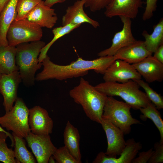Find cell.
<instances>
[{"label":"cell","instance_id":"obj_1","mask_svg":"<svg viewBox=\"0 0 163 163\" xmlns=\"http://www.w3.org/2000/svg\"><path fill=\"white\" fill-rule=\"evenodd\" d=\"M114 56L99 57L92 60H86L78 57L67 65L56 64L47 55L42 63L43 70L35 77V80L41 81L51 79L62 81L87 75L89 70L104 75L107 68L116 60Z\"/></svg>","mask_w":163,"mask_h":163},{"label":"cell","instance_id":"obj_2","mask_svg":"<svg viewBox=\"0 0 163 163\" xmlns=\"http://www.w3.org/2000/svg\"><path fill=\"white\" fill-rule=\"evenodd\" d=\"M69 95L75 103L82 106L88 118L101 124L107 96L82 77L79 84L70 90Z\"/></svg>","mask_w":163,"mask_h":163},{"label":"cell","instance_id":"obj_3","mask_svg":"<svg viewBox=\"0 0 163 163\" xmlns=\"http://www.w3.org/2000/svg\"><path fill=\"white\" fill-rule=\"evenodd\" d=\"M46 43L40 40L20 44L16 46L15 62L24 84L27 86L34 85L35 74L42 67L38 56Z\"/></svg>","mask_w":163,"mask_h":163},{"label":"cell","instance_id":"obj_4","mask_svg":"<svg viewBox=\"0 0 163 163\" xmlns=\"http://www.w3.org/2000/svg\"><path fill=\"white\" fill-rule=\"evenodd\" d=\"M100 92L107 96H119L135 110L146 107L151 102L145 93L139 89L140 86L135 81L120 83L105 82L94 86Z\"/></svg>","mask_w":163,"mask_h":163},{"label":"cell","instance_id":"obj_5","mask_svg":"<svg viewBox=\"0 0 163 163\" xmlns=\"http://www.w3.org/2000/svg\"><path fill=\"white\" fill-rule=\"evenodd\" d=\"M131 108L126 103L118 101L113 97L107 96L102 118L109 121L124 134H129L131 131L132 125L141 124L139 120L132 117L130 111Z\"/></svg>","mask_w":163,"mask_h":163},{"label":"cell","instance_id":"obj_6","mask_svg":"<svg viewBox=\"0 0 163 163\" xmlns=\"http://www.w3.org/2000/svg\"><path fill=\"white\" fill-rule=\"evenodd\" d=\"M29 114V109L23 99L18 97L12 109L0 117V125L17 136L25 138L31 132Z\"/></svg>","mask_w":163,"mask_h":163},{"label":"cell","instance_id":"obj_7","mask_svg":"<svg viewBox=\"0 0 163 163\" xmlns=\"http://www.w3.org/2000/svg\"><path fill=\"white\" fill-rule=\"evenodd\" d=\"M43 34L42 27L25 19L13 21L6 37L8 45L16 46L21 43L40 40Z\"/></svg>","mask_w":163,"mask_h":163},{"label":"cell","instance_id":"obj_8","mask_svg":"<svg viewBox=\"0 0 163 163\" xmlns=\"http://www.w3.org/2000/svg\"><path fill=\"white\" fill-rule=\"evenodd\" d=\"M38 163H48L57 148L49 135L36 134L30 132L25 138Z\"/></svg>","mask_w":163,"mask_h":163},{"label":"cell","instance_id":"obj_9","mask_svg":"<svg viewBox=\"0 0 163 163\" xmlns=\"http://www.w3.org/2000/svg\"><path fill=\"white\" fill-rule=\"evenodd\" d=\"M103 75L105 82L124 83L130 80L141 79V76L132 65L120 59L115 60Z\"/></svg>","mask_w":163,"mask_h":163},{"label":"cell","instance_id":"obj_10","mask_svg":"<svg viewBox=\"0 0 163 163\" xmlns=\"http://www.w3.org/2000/svg\"><path fill=\"white\" fill-rule=\"evenodd\" d=\"M104 131L107 142L105 154L108 156L117 158L124 149L126 142L123 132L109 121L102 118L101 124Z\"/></svg>","mask_w":163,"mask_h":163},{"label":"cell","instance_id":"obj_11","mask_svg":"<svg viewBox=\"0 0 163 163\" xmlns=\"http://www.w3.org/2000/svg\"><path fill=\"white\" fill-rule=\"evenodd\" d=\"M119 17L123 24L122 30L115 34L110 47L98 53L97 55L99 57L114 56L120 49L136 40L132 33L131 19L123 16Z\"/></svg>","mask_w":163,"mask_h":163},{"label":"cell","instance_id":"obj_12","mask_svg":"<svg viewBox=\"0 0 163 163\" xmlns=\"http://www.w3.org/2000/svg\"><path fill=\"white\" fill-rule=\"evenodd\" d=\"M19 71L2 74L0 78V93L3 97V105L6 112L11 110L17 97L19 84L21 82Z\"/></svg>","mask_w":163,"mask_h":163},{"label":"cell","instance_id":"obj_13","mask_svg":"<svg viewBox=\"0 0 163 163\" xmlns=\"http://www.w3.org/2000/svg\"><path fill=\"white\" fill-rule=\"evenodd\" d=\"M28 122L31 132L34 134L50 135L52 132L53 121L47 111L40 106L29 109Z\"/></svg>","mask_w":163,"mask_h":163},{"label":"cell","instance_id":"obj_14","mask_svg":"<svg viewBox=\"0 0 163 163\" xmlns=\"http://www.w3.org/2000/svg\"><path fill=\"white\" fill-rule=\"evenodd\" d=\"M142 4V0H112L105 8L104 14L109 18L123 16L134 19Z\"/></svg>","mask_w":163,"mask_h":163},{"label":"cell","instance_id":"obj_15","mask_svg":"<svg viewBox=\"0 0 163 163\" xmlns=\"http://www.w3.org/2000/svg\"><path fill=\"white\" fill-rule=\"evenodd\" d=\"M139 74L149 83L161 82L163 80V63L152 55L141 61L132 64Z\"/></svg>","mask_w":163,"mask_h":163},{"label":"cell","instance_id":"obj_16","mask_svg":"<svg viewBox=\"0 0 163 163\" xmlns=\"http://www.w3.org/2000/svg\"><path fill=\"white\" fill-rule=\"evenodd\" d=\"M139 142H136L133 138L126 141V146L118 158L108 156L105 152H101L97 155L93 163H131L136 155L142 148Z\"/></svg>","mask_w":163,"mask_h":163},{"label":"cell","instance_id":"obj_17","mask_svg":"<svg viewBox=\"0 0 163 163\" xmlns=\"http://www.w3.org/2000/svg\"><path fill=\"white\" fill-rule=\"evenodd\" d=\"M85 0H78L72 5L68 7L66 13L62 18V25L68 24L81 25L88 23L94 28L100 26L98 22L89 17L84 10Z\"/></svg>","mask_w":163,"mask_h":163},{"label":"cell","instance_id":"obj_18","mask_svg":"<svg viewBox=\"0 0 163 163\" xmlns=\"http://www.w3.org/2000/svg\"><path fill=\"white\" fill-rule=\"evenodd\" d=\"M26 19L41 27L51 29L58 18L55 10L46 5L42 1L28 14Z\"/></svg>","mask_w":163,"mask_h":163},{"label":"cell","instance_id":"obj_19","mask_svg":"<svg viewBox=\"0 0 163 163\" xmlns=\"http://www.w3.org/2000/svg\"><path fill=\"white\" fill-rule=\"evenodd\" d=\"M152 54L146 49L144 41L136 40L120 49L114 56L116 59L133 64L141 61Z\"/></svg>","mask_w":163,"mask_h":163},{"label":"cell","instance_id":"obj_20","mask_svg":"<svg viewBox=\"0 0 163 163\" xmlns=\"http://www.w3.org/2000/svg\"><path fill=\"white\" fill-rule=\"evenodd\" d=\"M18 0H10L0 14V46L8 45L7 39L8 30L17 15Z\"/></svg>","mask_w":163,"mask_h":163},{"label":"cell","instance_id":"obj_21","mask_svg":"<svg viewBox=\"0 0 163 163\" xmlns=\"http://www.w3.org/2000/svg\"><path fill=\"white\" fill-rule=\"evenodd\" d=\"M64 146L78 163H81L82 155L80 149V135L78 129L69 121L66 124L64 134Z\"/></svg>","mask_w":163,"mask_h":163},{"label":"cell","instance_id":"obj_22","mask_svg":"<svg viewBox=\"0 0 163 163\" xmlns=\"http://www.w3.org/2000/svg\"><path fill=\"white\" fill-rule=\"evenodd\" d=\"M16 53V46H0V72L2 74H11L19 71L15 62Z\"/></svg>","mask_w":163,"mask_h":163},{"label":"cell","instance_id":"obj_23","mask_svg":"<svg viewBox=\"0 0 163 163\" xmlns=\"http://www.w3.org/2000/svg\"><path fill=\"white\" fill-rule=\"evenodd\" d=\"M145 40V45L147 50L151 53H154L163 44V19L162 18L154 26L152 33L149 34L145 30L142 33Z\"/></svg>","mask_w":163,"mask_h":163},{"label":"cell","instance_id":"obj_24","mask_svg":"<svg viewBox=\"0 0 163 163\" xmlns=\"http://www.w3.org/2000/svg\"><path fill=\"white\" fill-rule=\"evenodd\" d=\"M14 140V158L18 163H36L37 161L32 153L27 149L25 140L12 133Z\"/></svg>","mask_w":163,"mask_h":163},{"label":"cell","instance_id":"obj_25","mask_svg":"<svg viewBox=\"0 0 163 163\" xmlns=\"http://www.w3.org/2000/svg\"><path fill=\"white\" fill-rule=\"evenodd\" d=\"M139 110L142 113L140 115V119L144 121H146L147 119L152 120L160 133V140L159 142L163 143V121L160 112L155 106L151 102L146 107Z\"/></svg>","mask_w":163,"mask_h":163},{"label":"cell","instance_id":"obj_26","mask_svg":"<svg viewBox=\"0 0 163 163\" xmlns=\"http://www.w3.org/2000/svg\"><path fill=\"white\" fill-rule=\"evenodd\" d=\"M80 25L68 24L54 28L52 30L54 37L51 40L42 48L38 57L39 62L41 63L47 55V53L51 46L57 40L70 33Z\"/></svg>","mask_w":163,"mask_h":163},{"label":"cell","instance_id":"obj_27","mask_svg":"<svg viewBox=\"0 0 163 163\" xmlns=\"http://www.w3.org/2000/svg\"><path fill=\"white\" fill-rule=\"evenodd\" d=\"M8 134L0 132V162L4 163H16L18 162L14 157V150L9 148L6 142Z\"/></svg>","mask_w":163,"mask_h":163},{"label":"cell","instance_id":"obj_28","mask_svg":"<svg viewBox=\"0 0 163 163\" xmlns=\"http://www.w3.org/2000/svg\"><path fill=\"white\" fill-rule=\"evenodd\" d=\"M135 81L144 90L145 93L150 101L158 110L163 109V97L154 91L146 82L142 79L133 80Z\"/></svg>","mask_w":163,"mask_h":163},{"label":"cell","instance_id":"obj_29","mask_svg":"<svg viewBox=\"0 0 163 163\" xmlns=\"http://www.w3.org/2000/svg\"><path fill=\"white\" fill-rule=\"evenodd\" d=\"M42 0H18L16 11V18L15 20L25 19L28 14Z\"/></svg>","mask_w":163,"mask_h":163},{"label":"cell","instance_id":"obj_30","mask_svg":"<svg viewBox=\"0 0 163 163\" xmlns=\"http://www.w3.org/2000/svg\"><path fill=\"white\" fill-rule=\"evenodd\" d=\"M53 155L57 163H78L65 146L57 148Z\"/></svg>","mask_w":163,"mask_h":163},{"label":"cell","instance_id":"obj_31","mask_svg":"<svg viewBox=\"0 0 163 163\" xmlns=\"http://www.w3.org/2000/svg\"><path fill=\"white\" fill-rule=\"evenodd\" d=\"M112 0H85L84 6L89 8L92 12L105 8Z\"/></svg>","mask_w":163,"mask_h":163},{"label":"cell","instance_id":"obj_32","mask_svg":"<svg viewBox=\"0 0 163 163\" xmlns=\"http://www.w3.org/2000/svg\"><path fill=\"white\" fill-rule=\"evenodd\" d=\"M154 152L148 163L163 162V143L156 142L154 145Z\"/></svg>","mask_w":163,"mask_h":163},{"label":"cell","instance_id":"obj_33","mask_svg":"<svg viewBox=\"0 0 163 163\" xmlns=\"http://www.w3.org/2000/svg\"><path fill=\"white\" fill-rule=\"evenodd\" d=\"M158 0H146V6L142 19L145 21L151 18L156 10Z\"/></svg>","mask_w":163,"mask_h":163},{"label":"cell","instance_id":"obj_34","mask_svg":"<svg viewBox=\"0 0 163 163\" xmlns=\"http://www.w3.org/2000/svg\"><path fill=\"white\" fill-rule=\"evenodd\" d=\"M154 152L153 149L152 148L146 151L139 152V156L134 158L132 161V163H146L148 162Z\"/></svg>","mask_w":163,"mask_h":163},{"label":"cell","instance_id":"obj_35","mask_svg":"<svg viewBox=\"0 0 163 163\" xmlns=\"http://www.w3.org/2000/svg\"><path fill=\"white\" fill-rule=\"evenodd\" d=\"M154 53L153 56L159 61L163 63V44L159 46Z\"/></svg>","mask_w":163,"mask_h":163},{"label":"cell","instance_id":"obj_36","mask_svg":"<svg viewBox=\"0 0 163 163\" xmlns=\"http://www.w3.org/2000/svg\"><path fill=\"white\" fill-rule=\"evenodd\" d=\"M66 0H45L44 1L45 5L50 8L53 5L57 3H62L65 2Z\"/></svg>","mask_w":163,"mask_h":163},{"label":"cell","instance_id":"obj_37","mask_svg":"<svg viewBox=\"0 0 163 163\" xmlns=\"http://www.w3.org/2000/svg\"><path fill=\"white\" fill-rule=\"evenodd\" d=\"M0 132H4L8 135V137H9V138H10V139L11 140V146L12 147H13L14 146V139L13 138L12 135L11 134L8 132L4 130L3 128L0 125Z\"/></svg>","mask_w":163,"mask_h":163},{"label":"cell","instance_id":"obj_38","mask_svg":"<svg viewBox=\"0 0 163 163\" xmlns=\"http://www.w3.org/2000/svg\"><path fill=\"white\" fill-rule=\"evenodd\" d=\"M10 0H0V14Z\"/></svg>","mask_w":163,"mask_h":163},{"label":"cell","instance_id":"obj_39","mask_svg":"<svg viewBox=\"0 0 163 163\" xmlns=\"http://www.w3.org/2000/svg\"><path fill=\"white\" fill-rule=\"evenodd\" d=\"M48 163H56V161L53 155L51 156L50 158L48 160Z\"/></svg>","mask_w":163,"mask_h":163},{"label":"cell","instance_id":"obj_40","mask_svg":"<svg viewBox=\"0 0 163 163\" xmlns=\"http://www.w3.org/2000/svg\"><path fill=\"white\" fill-rule=\"evenodd\" d=\"M2 73H1V72H0V78L1 77V76H2Z\"/></svg>","mask_w":163,"mask_h":163}]
</instances>
